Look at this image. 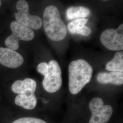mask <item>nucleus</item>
I'll return each instance as SVG.
<instances>
[{
  "mask_svg": "<svg viewBox=\"0 0 123 123\" xmlns=\"http://www.w3.org/2000/svg\"><path fill=\"white\" fill-rule=\"evenodd\" d=\"M97 80L100 84H111L121 85L123 84V73L119 72H101L97 75Z\"/></svg>",
  "mask_w": 123,
  "mask_h": 123,
  "instance_id": "10",
  "label": "nucleus"
},
{
  "mask_svg": "<svg viewBox=\"0 0 123 123\" xmlns=\"http://www.w3.org/2000/svg\"><path fill=\"white\" fill-rule=\"evenodd\" d=\"M104 105L103 99L98 97L92 98L89 103V108L92 114L99 111Z\"/></svg>",
  "mask_w": 123,
  "mask_h": 123,
  "instance_id": "15",
  "label": "nucleus"
},
{
  "mask_svg": "<svg viewBox=\"0 0 123 123\" xmlns=\"http://www.w3.org/2000/svg\"><path fill=\"white\" fill-rule=\"evenodd\" d=\"M47 74L44 77L43 85L44 89L50 93L57 92L62 85V76L61 68L55 60L49 62Z\"/></svg>",
  "mask_w": 123,
  "mask_h": 123,
  "instance_id": "5",
  "label": "nucleus"
},
{
  "mask_svg": "<svg viewBox=\"0 0 123 123\" xmlns=\"http://www.w3.org/2000/svg\"><path fill=\"white\" fill-rule=\"evenodd\" d=\"M44 30L50 39L61 41L66 37L67 26L62 20L59 12L54 6H49L43 12Z\"/></svg>",
  "mask_w": 123,
  "mask_h": 123,
  "instance_id": "2",
  "label": "nucleus"
},
{
  "mask_svg": "<svg viewBox=\"0 0 123 123\" xmlns=\"http://www.w3.org/2000/svg\"><path fill=\"white\" fill-rule=\"evenodd\" d=\"M89 123H104L99 116L97 114H92Z\"/></svg>",
  "mask_w": 123,
  "mask_h": 123,
  "instance_id": "18",
  "label": "nucleus"
},
{
  "mask_svg": "<svg viewBox=\"0 0 123 123\" xmlns=\"http://www.w3.org/2000/svg\"><path fill=\"white\" fill-rule=\"evenodd\" d=\"M37 86V83L34 79L26 78L23 80L15 81L11 86V90L18 94L34 93Z\"/></svg>",
  "mask_w": 123,
  "mask_h": 123,
  "instance_id": "8",
  "label": "nucleus"
},
{
  "mask_svg": "<svg viewBox=\"0 0 123 123\" xmlns=\"http://www.w3.org/2000/svg\"><path fill=\"white\" fill-rule=\"evenodd\" d=\"M24 62L22 56L8 48L0 47V63L10 68H17Z\"/></svg>",
  "mask_w": 123,
  "mask_h": 123,
  "instance_id": "7",
  "label": "nucleus"
},
{
  "mask_svg": "<svg viewBox=\"0 0 123 123\" xmlns=\"http://www.w3.org/2000/svg\"><path fill=\"white\" fill-rule=\"evenodd\" d=\"M11 123H47L42 119L31 117H24L14 120Z\"/></svg>",
  "mask_w": 123,
  "mask_h": 123,
  "instance_id": "16",
  "label": "nucleus"
},
{
  "mask_svg": "<svg viewBox=\"0 0 123 123\" xmlns=\"http://www.w3.org/2000/svg\"><path fill=\"white\" fill-rule=\"evenodd\" d=\"M10 28L12 34L6 38L5 43L7 48L14 51L19 48V41H29L35 37L34 32L31 29L17 21L11 22Z\"/></svg>",
  "mask_w": 123,
  "mask_h": 123,
  "instance_id": "3",
  "label": "nucleus"
},
{
  "mask_svg": "<svg viewBox=\"0 0 123 123\" xmlns=\"http://www.w3.org/2000/svg\"><path fill=\"white\" fill-rule=\"evenodd\" d=\"M92 72V67L84 59L71 62L68 67L70 92L74 95L79 93L90 81Z\"/></svg>",
  "mask_w": 123,
  "mask_h": 123,
  "instance_id": "1",
  "label": "nucleus"
},
{
  "mask_svg": "<svg viewBox=\"0 0 123 123\" xmlns=\"http://www.w3.org/2000/svg\"><path fill=\"white\" fill-rule=\"evenodd\" d=\"M90 10L83 6H71L66 11V18L68 20L85 18L89 15Z\"/></svg>",
  "mask_w": 123,
  "mask_h": 123,
  "instance_id": "12",
  "label": "nucleus"
},
{
  "mask_svg": "<svg viewBox=\"0 0 123 123\" xmlns=\"http://www.w3.org/2000/svg\"><path fill=\"white\" fill-rule=\"evenodd\" d=\"M1 5V0H0V6Z\"/></svg>",
  "mask_w": 123,
  "mask_h": 123,
  "instance_id": "19",
  "label": "nucleus"
},
{
  "mask_svg": "<svg viewBox=\"0 0 123 123\" xmlns=\"http://www.w3.org/2000/svg\"><path fill=\"white\" fill-rule=\"evenodd\" d=\"M18 12L14 16L17 21L23 25L35 30H38L43 25V21L39 17L31 15L29 13V5L26 0H18L16 5Z\"/></svg>",
  "mask_w": 123,
  "mask_h": 123,
  "instance_id": "4",
  "label": "nucleus"
},
{
  "mask_svg": "<svg viewBox=\"0 0 123 123\" xmlns=\"http://www.w3.org/2000/svg\"><path fill=\"white\" fill-rule=\"evenodd\" d=\"M106 69L111 72L123 73V52H118L115 54L114 58L108 62L106 65Z\"/></svg>",
  "mask_w": 123,
  "mask_h": 123,
  "instance_id": "13",
  "label": "nucleus"
},
{
  "mask_svg": "<svg viewBox=\"0 0 123 123\" xmlns=\"http://www.w3.org/2000/svg\"><path fill=\"white\" fill-rule=\"evenodd\" d=\"M49 69V65L46 62H43L39 63L37 67V70L44 77L47 74Z\"/></svg>",
  "mask_w": 123,
  "mask_h": 123,
  "instance_id": "17",
  "label": "nucleus"
},
{
  "mask_svg": "<svg viewBox=\"0 0 123 123\" xmlns=\"http://www.w3.org/2000/svg\"><path fill=\"white\" fill-rule=\"evenodd\" d=\"M113 108L111 106L104 105L102 109L99 111L92 114H98L100 116L102 122L104 123H106L109 121L113 114Z\"/></svg>",
  "mask_w": 123,
  "mask_h": 123,
  "instance_id": "14",
  "label": "nucleus"
},
{
  "mask_svg": "<svg viewBox=\"0 0 123 123\" xmlns=\"http://www.w3.org/2000/svg\"><path fill=\"white\" fill-rule=\"evenodd\" d=\"M101 43L111 51H121L123 49V24L116 29H107L101 33Z\"/></svg>",
  "mask_w": 123,
  "mask_h": 123,
  "instance_id": "6",
  "label": "nucleus"
},
{
  "mask_svg": "<svg viewBox=\"0 0 123 123\" xmlns=\"http://www.w3.org/2000/svg\"><path fill=\"white\" fill-rule=\"evenodd\" d=\"M15 104L27 110L34 109L37 105V98L34 93L20 94L15 97Z\"/></svg>",
  "mask_w": 123,
  "mask_h": 123,
  "instance_id": "11",
  "label": "nucleus"
},
{
  "mask_svg": "<svg viewBox=\"0 0 123 123\" xmlns=\"http://www.w3.org/2000/svg\"><path fill=\"white\" fill-rule=\"evenodd\" d=\"M88 19L80 18L74 20L68 25V29L72 34H79L87 37L91 33V29L85 26Z\"/></svg>",
  "mask_w": 123,
  "mask_h": 123,
  "instance_id": "9",
  "label": "nucleus"
}]
</instances>
